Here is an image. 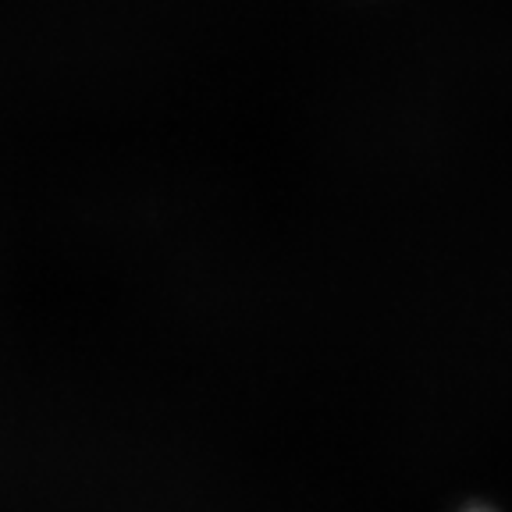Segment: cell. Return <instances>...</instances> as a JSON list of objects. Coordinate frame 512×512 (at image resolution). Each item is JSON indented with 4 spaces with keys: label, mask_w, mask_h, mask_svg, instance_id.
I'll use <instances>...</instances> for the list:
<instances>
[{
    "label": "cell",
    "mask_w": 512,
    "mask_h": 512,
    "mask_svg": "<svg viewBox=\"0 0 512 512\" xmlns=\"http://www.w3.org/2000/svg\"><path fill=\"white\" fill-rule=\"evenodd\" d=\"M466 512H491V509H484V505H477V509H466Z\"/></svg>",
    "instance_id": "6da1fadb"
}]
</instances>
